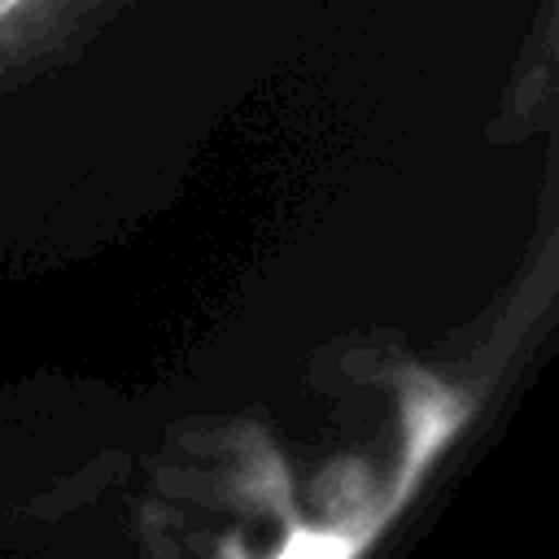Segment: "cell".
Instances as JSON below:
<instances>
[{
	"mask_svg": "<svg viewBox=\"0 0 559 559\" xmlns=\"http://www.w3.org/2000/svg\"><path fill=\"white\" fill-rule=\"evenodd\" d=\"M280 559H349V542L328 533H297Z\"/></svg>",
	"mask_w": 559,
	"mask_h": 559,
	"instance_id": "obj_2",
	"label": "cell"
},
{
	"mask_svg": "<svg viewBox=\"0 0 559 559\" xmlns=\"http://www.w3.org/2000/svg\"><path fill=\"white\" fill-rule=\"evenodd\" d=\"M100 0H0V66L39 52L96 13Z\"/></svg>",
	"mask_w": 559,
	"mask_h": 559,
	"instance_id": "obj_1",
	"label": "cell"
}]
</instances>
